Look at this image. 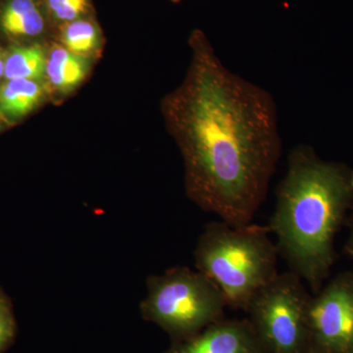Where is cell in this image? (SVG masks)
Segmentation results:
<instances>
[{
    "mask_svg": "<svg viewBox=\"0 0 353 353\" xmlns=\"http://www.w3.org/2000/svg\"><path fill=\"white\" fill-rule=\"evenodd\" d=\"M306 353H327L325 352H323V350H319V348L313 347V345H310V347H309L307 352Z\"/></svg>",
    "mask_w": 353,
    "mask_h": 353,
    "instance_id": "e0dca14e",
    "label": "cell"
},
{
    "mask_svg": "<svg viewBox=\"0 0 353 353\" xmlns=\"http://www.w3.org/2000/svg\"><path fill=\"white\" fill-rule=\"evenodd\" d=\"M43 90L37 81L14 79L0 88V114L7 120L25 117L38 106Z\"/></svg>",
    "mask_w": 353,
    "mask_h": 353,
    "instance_id": "ba28073f",
    "label": "cell"
},
{
    "mask_svg": "<svg viewBox=\"0 0 353 353\" xmlns=\"http://www.w3.org/2000/svg\"><path fill=\"white\" fill-rule=\"evenodd\" d=\"M99 41L97 28L88 21L75 20L65 28L63 41L67 50L77 55L90 52Z\"/></svg>",
    "mask_w": 353,
    "mask_h": 353,
    "instance_id": "7c38bea8",
    "label": "cell"
},
{
    "mask_svg": "<svg viewBox=\"0 0 353 353\" xmlns=\"http://www.w3.org/2000/svg\"><path fill=\"white\" fill-rule=\"evenodd\" d=\"M268 226L209 223L199 236L197 270L210 278L228 307L245 311L252 297L278 275L279 250Z\"/></svg>",
    "mask_w": 353,
    "mask_h": 353,
    "instance_id": "3957f363",
    "label": "cell"
},
{
    "mask_svg": "<svg viewBox=\"0 0 353 353\" xmlns=\"http://www.w3.org/2000/svg\"><path fill=\"white\" fill-rule=\"evenodd\" d=\"M4 70H6V60L0 54V79L4 77Z\"/></svg>",
    "mask_w": 353,
    "mask_h": 353,
    "instance_id": "2e32d148",
    "label": "cell"
},
{
    "mask_svg": "<svg viewBox=\"0 0 353 353\" xmlns=\"http://www.w3.org/2000/svg\"><path fill=\"white\" fill-rule=\"evenodd\" d=\"M167 353L269 352L248 319H222L189 339L174 341Z\"/></svg>",
    "mask_w": 353,
    "mask_h": 353,
    "instance_id": "52a82bcc",
    "label": "cell"
},
{
    "mask_svg": "<svg viewBox=\"0 0 353 353\" xmlns=\"http://www.w3.org/2000/svg\"><path fill=\"white\" fill-rule=\"evenodd\" d=\"M148 290L141 304L143 317L174 341L189 339L220 321L228 307L224 294L210 278L185 267L152 276Z\"/></svg>",
    "mask_w": 353,
    "mask_h": 353,
    "instance_id": "277c9868",
    "label": "cell"
},
{
    "mask_svg": "<svg viewBox=\"0 0 353 353\" xmlns=\"http://www.w3.org/2000/svg\"><path fill=\"white\" fill-rule=\"evenodd\" d=\"M46 58L38 46L14 48L6 59V80H38L46 73Z\"/></svg>",
    "mask_w": 353,
    "mask_h": 353,
    "instance_id": "8fae6325",
    "label": "cell"
},
{
    "mask_svg": "<svg viewBox=\"0 0 353 353\" xmlns=\"http://www.w3.org/2000/svg\"><path fill=\"white\" fill-rule=\"evenodd\" d=\"M85 71L83 60L67 48H54L46 59V76L51 85L60 90H68L82 82Z\"/></svg>",
    "mask_w": 353,
    "mask_h": 353,
    "instance_id": "30bf717a",
    "label": "cell"
},
{
    "mask_svg": "<svg viewBox=\"0 0 353 353\" xmlns=\"http://www.w3.org/2000/svg\"><path fill=\"white\" fill-rule=\"evenodd\" d=\"M310 294L294 272L278 273L246 306L248 320L269 353H306Z\"/></svg>",
    "mask_w": 353,
    "mask_h": 353,
    "instance_id": "5b68a950",
    "label": "cell"
},
{
    "mask_svg": "<svg viewBox=\"0 0 353 353\" xmlns=\"http://www.w3.org/2000/svg\"><path fill=\"white\" fill-rule=\"evenodd\" d=\"M0 130H1V126H0Z\"/></svg>",
    "mask_w": 353,
    "mask_h": 353,
    "instance_id": "d6986e66",
    "label": "cell"
},
{
    "mask_svg": "<svg viewBox=\"0 0 353 353\" xmlns=\"http://www.w3.org/2000/svg\"><path fill=\"white\" fill-rule=\"evenodd\" d=\"M16 334V321L12 304L0 290V353L12 345Z\"/></svg>",
    "mask_w": 353,
    "mask_h": 353,
    "instance_id": "4fadbf2b",
    "label": "cell"
},
{
    "mask_svg": "<svg viewBox=\"0 0 353 353\" xmlns=\"http://www.w3.org/2000/svg\"><path fill=\"white\" fill-rule=\"evenodd\" d=\"M0 25L11 36L34 37L43 32L44 20L34 0H10L0 15Z\"/></svg>",
    "mask_w": 353,
    "mask_h": 353,
    "instance_id": "9c48e42d",
    "label": "cell"
},
{
    "mask_svg": "<svg viewBox=\"0 0 353 353\" xmlns=\"http://www.w3.org/2000/svg\"><path fill=\"white\" fill-rule=\"evenodd\" d=\"M311 345L327 353H353V272L339 274L311 297Z\"/></svg>",
    "mask_w": 353,
    "mask_h": 353,
    "instance_id": "8992f818",
    "label": "cell"
},
{
    "mask_svg": "<svg viewBox=\"0 0 353 353\" xmlns=\"http://www.w3.org/2000/svg\"><path fill=\"white\" fill-rule=\"evenodd\" d=\"M190 46L185 80L162 102L183 155L185 190L221 221L250 224L282 152L275 101L226 68L203 34H194Z\"/></svg>",
    "mask_w": 353,
    "mask_h": 353,
    "instance_id": "6da1fadb",
    "label": "cell"
},
{
    "mask_svg": "<svg viewBox=\"0 0 353 353\" xmlns=\"http://www.w3.org/2000/svg\"><path fill=\"white\" fill-rule=\"evenodd\" d=\"M269 229L290 271L317 294L336 259L334 239L353 205V171L306 145L290 153Z\"/></svg>",
    "mask_w": 353,
    "mask_h": 353,
    "instance_id": "7a4b0ae2",
    "label": "cell"
},
{
    "mask_svg": "<svg viewBox=\"0 0 353 353\" xmlns=\"http://www.w3.org/2000/svg\"><path fill=\"white\" fill-rule=\"evenodd\" d=\"M173 1H178V0H173Z\"/></svg>",
    "mask_w": 353,
    "mask_h": 353,
    "instance_id": "ac0fdd59",
    "label": "cell"
},
{
    "mask_svg": "<svg viewBox=\"0 0 353 353\" xmlns=\"http://www.w3.org/2000/svg\"><path fill=\"white\" fill-rule=\"evenodd\" d=\"M48 3L53 15L66 22L78 19L88 7V0H48Z\"/></svg>",
    "mask_w": 353,
    "mask_h": 353,
    "instance_id": "5bb4252c",
    "label": "cell"
},
{
    "mask_svg": "<svg viewBox=\"0 0 353 353\" xmlns=\"http://www.w3.org/2000/svg\"><path fill=\"white\" fill-rule=\"evenodd\" d=\"M345 252L353 257V217L352 219V227H350V238H348L347 245H345Z\"/></svg>",
    "mask_w": 353,
    "mask_h": 353,
    "instance_id": "9a60e30c",
    "label": "cell"
}]
</instances>
